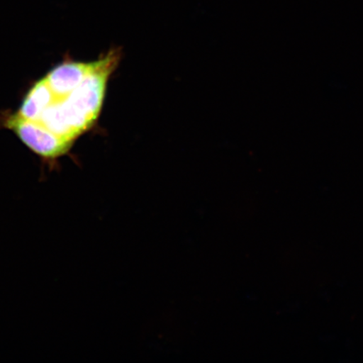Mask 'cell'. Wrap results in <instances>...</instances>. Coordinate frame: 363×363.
<instances>
[{
	"label": "cell",
	"instance_id": "obj_2",
	"mask_svg": "<svg viewBox=\"0 0 363 363\" xmlns=\"http://www.w3.org/2000/svg\"><path fill=\"white\" fill-rule=\"evenodd\" d=\"M1 123L36 155L47 160L65 156L74 145V143L53 133L40 122L26 120L16 112L4 115Z\"/></svg>",
	"mask_w": 363,
	"mask_h": 363
},
{
	"label": "cell",
	"instance_id": "obj_4",
	"mask_svg": "<svg viewBox=\"0 0 363 363\" xmlns=\"http://www.w3.org/2000/svg\"><path fill=\"white\" fill-rule=\"evenodd\" d=\"M55 101V95L43 78L30 88L16 113L26 120L38 121L43 112Z\"/></svg>",
	"mask_w": 363,
	"mask_h": 363
},
{
	"label": "cell",
	"instance_id": "obj_3",
	"mask_svg": "<svg viewBox=\"0 0 363 363\" xmlns=\"http://www.w3.org/2000/svg\"><path fill=\"white\" fill-rule=\"evenodd\" d=\"M94 65V61H65L53 67L44 78L56 99L65 98L79 87L92 70Z\"/></svg>",
	"mask_w": 363,
	"mask_h": 363
},
{
	"label": "cell",
	"instance_id": "obj_1",
	"mask_svg": "<svg viewBox=\"0 0 363 363\" xmlns=\"http://www.w3.org/2000/svg\"><path fill=\"white\" fill-rule=\"evenodd\" d=\"M121 48H112L94 61L92 70L67 96L56 99L38 122L60 138L74 143L97 123L111 77L119 67Z\"/></svg>",
	"mask_w": 363,
	"mask_h": 363
}]
</instances>
